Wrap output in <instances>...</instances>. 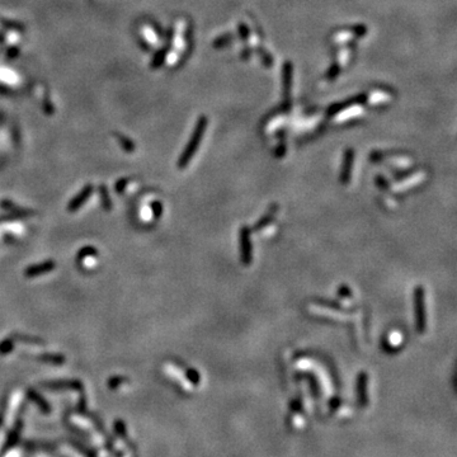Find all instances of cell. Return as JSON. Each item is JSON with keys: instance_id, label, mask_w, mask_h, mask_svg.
Wrapping results in <instances>:
<instances>
[{"instance_id": "8992f818", "label": "cell", "mask_w": 457, "mask_h": 457, "mask_svg": "<svg viewBox=\"0 0 457 457\" xmlns=\"http://www.w3.org/2000/svg\"><path fill=\"white\" fill-rule=\"evenodd\" d=\"M90 192H92V187H90V186H88V187H85V190L81 191V192L79 193L75 198H74L73 201L70 202L69 211H76L79 207L83 206L84 202L87 201L88 198H89Z\"/></svg>"}, {"instance_id": "5b68a950", "label": "cell", "mask_w": 457, "mask_h": 457, "mask_svg": "<svg viewBox=\"0 0 457 457\" xmlns=\"http://www.w3.org/2000/svg\"><path fill=\"white\" fill-rule=\"evenodd\" d=\"M367 381L368 377L367 374L362 372L358 376V380H357V393H358V399H360L361 404H367Z\"/></svg>"}, {"instance_id": "6da1fadb", "label": "cell", "mask_w": 457, "mask_h": 457, "mask_svg": "<svg viewBox=\"0 0 457 457\" xmlns=\"http://www.w3.org/2000/svg\"><path fill=\"white\" fill-rule=\"evenodd\" d=\"M414 316H416V328L421 334L427 329V312L426 300H424V288L418 286L414 290Z\"/></svg>"}, {"instance_id": "52a82bcc", "label": "cell", "mask_w": 457, "mask_h": 457, "mask_svg": "<svg viewBox=\"0 0 457 457\" xmlns=\"http://www.w3.org/2000/svg\"><path fill=\"white\" fill-rule=\"evenodd\" d=\"M13 349V343H11L10 339L4 340L1 344H0V353L1 354H6L8 352H10Z\"/></svg>"}, {"instance_id": "7a4b0ae2", "label": "cell", "mask_w": 457, "mask_h": 457, "mask_svg": "<svg viewBox=\"0 0 457 457\" xmlns=\"http://www.w3.org/2000/svg\"><path fill=\"white\" fill-rule=\"evenodd\" d=\"M239 248H240V259L244 265H249L253 259L251 255V241H250V230L248 226H242L239 231Z\"/></svg>"}, {"instance_id": "3957f363", "label": "cell", "mask_w": 457, "mask_h": 457, "mask_svg": "<svg viewBox=\"0 0 457 457\" xmlns=\"http://www.w3.org/2000/svg\"><path fill=\"white\" fill-rule=\"evenodd\" d=\"M352 162H353V154L352 151H347L344 155V162H343L342 167V173H340V182L343 184H347L351 179V172H352Z\"/></svg>"}, {"instance_id": "277c9868", "label": "cell", "mask_w": 457, "mask_h": 457, "mask_svg": "<svg viewBox=\"0 0 457 457\" xmlns=\"http://www.w3.org/2000/svg\"><path fill=\"white\" fill-rule=\"evenodd\" d=\"M55 268V263L53 262H46L42 263V264L38 265H33V267H29L27 270H25V276L27 277H37L41 276V274H45L50 270H52Z\"/></svg>"}]
</instances>
